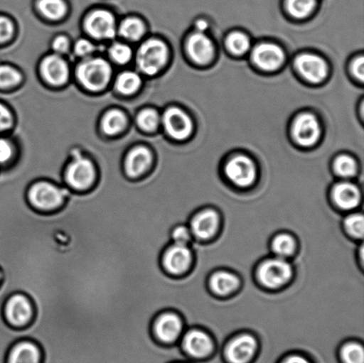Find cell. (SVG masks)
Here are the masks:
<instances>
[{"label": "cell", "instance_id": "28", "mask_svg": "<svg viewBox=\"0 0 364 363\" xmlns=\"http://www.w3.org/2000/svg\"><path fill=\"white\" fill-rule=\"evenodd\" d=\"M315 6L316 0H287V4L288 12L298 19L309 16Z\"/></svg>", "mask_w": 364, "mask_h": 363}, {"label": "cell", "instance_id": "11", "mask_svg": "<svg viewBox=\"0 0 364 363\" xmlns=\"http://www.w3.org/2000/svg\"><path fill=\"white\" fill-rule=\"evenodd\" d=\"M294 140L303 147H310L316 143L321 136V126L316 117L305 113L295 119L292 126Z\"/></svg>", "mask_w": 364, "mask_h": 363}, {"label": "cell", "instance_id": "9", "mask_svg": "<svg viewBox=\"0 0 364 363\" xmlns=\"http://www.w3.org/2000/svg\"><path fill=\"white\" fill-rule=\"evenodd\" d=\"M152 165V155L148 148L138 147L128 153L124 158L123 173L131 180H141L146 176Z\"/></svg>", "mask_w": 364, "mask_h": 363}, {"label": "cell", "instance_id": "32", "mask_svg": "<svg viewBox=\"0 0 364 363\" xmlns=\"http://www.w3.org/2000/svg\"><path fill=\"white\" fill-rule=\"evenodd\" d=\"M21 76L13 67L1 64L0 65V89L14 87L20 83Z\"/></svg>", "mask_w": 364, "mask_h": 363}, {"label": "cell", "instance_id": "21", "mask_svg": "<svg viewBox=\"0 0 364 363\" xmlns=\"http://www.w3.org/2000/svg\"><path fill=\"white\" fill-rule=\"evenodd\" d=\"M218 225L219 218L217 213L212 210H207L195 217L191 222V229L196 237L207 239L216 232Z\"/></svg>", "mask_w": 364, "mask_h": 363}, {"label": "cell", "instance_id": "16", "mask_svg": "<svg viewBox=\"0 0 364 363\" xmlns=\"http://www.w3.org/2000/svg\"><path fill=\"white\" fill-rule=\"evenodd\" d=\"M213 43L202 32H195L188 38L187 42V53L193 62L198 64H207L214 56Z\"/></svg>", "mask_w": 364, "mask_h": 363}, {"label": "cell", "instance_id": "30", "mask_svg": "<svg viewBox=\"0 0 364 363\" xmlns=\"http://www.w3.org/2000/svg\"><path fill=\"white\" fill-rule=\"evenodd\" d=\"M161 119L159 113L152 109L142 110L137 117L139 126L147 131H155L159 127Z\"/></svg>", "mask_w": 364, "mask_h": 363}, {"label": "cell", "instance_id": "18", "mask_svg": "<svg viewBox=\"0 0 364 363\" xmlns=\"http://www.w3.org/2000/svg\"><path fill=\"white\" fill-rule=\"evenodd\" d=\"M41 72L49 84L62 85L69 78L70 71L65 60L58 55H52L43 60Z\"/></svg>", "mask_w": 364, "mask_h": 363}, {"label": "cell", "instance_id": "2", "mask_svg": "<svg viewBox=\"0 0 364 363\" xmlns=\"http://www.w3.org/2000/svg\"><path fill=\"white\" fill-rule=\"evenodd\" d=\"M63 179L70 190L85 193L97 183L98 169L92 160L78 155L64 166Z\"/></svg>", "mask_w": 364, "mask_h": 363}, {"label": "cell", "instance_id": "8", "mask_svg": "<svg viewBox=\"0 0 364 363\" xmlns=\"http://www.w3.org/2000/svg\"><path fill=\"white\" fill-rule=\"evenodd\" d=\"M291 268L283 259H269L259 269V278L264 286L277 288L287 283L291 276Z\"/></svg>", "mask_w": 364, "mask_h": 363}, {"label": "cell", "instance_id": "14", "mask_svg": "<svg viewBox=\"0 0 364 363\" xmlns=\"http://www.w3.org/2000/svg\"><path fill=\"white\" fill-rule=\"evenodd\" d=\"M295 67L299 74L311 83H320L328 74L326 60L310 53L298 56L295 60Z\"/></svg>", "mask_w": 364, "mask_h": 363}, {"label": "cell", "instance_id": "40", "mask_svg": "<svg viewBox=\"0 0 364 363\" xmlns=\"http://www.w3.org/2000/svg\"><path fill=\"white\" fill-rule=\"evenodd\" d=\"M12 156L13 149L9 141L0 137V168L9 163Z\"/></svg>", "mask_w": 364, "mask_h": 363}, {"label": "cell", "instance_id": "33", "mask_svg": "<svg viewBox=\"0 0 364 363\" xmlns=\"http://www.w3.org/2000/svg\"><path fill=\"white\" fill-rule=\"evenodd\" d=\"M335 170L338 175L344 178L354 176L356 173V163L348 156H341L335 160Z\"/></svg>", "mask_w": 364, "mask_h": 363}, {"label": "cell", "instance_id": "4", "mask_svg": "<svg viewBox=\"0 0 364 363\" xmlns=\"http://www.w3.org/2000/svg\"><path fill=\"white\" fill-rule=\"evenodd\" d=\"M77 76L87 90L100 91L109 83L112 67L102 58L89 59L78 65Z\"/></svg>", "mask_w": 364, "mask_h": 363}, {"label": "cell", "instance_id": "26", "mask_svg": "<svg viewBox=\"0 0 364 363\" xmlns=\"http://www.w3.org/2000/svg\"><path fill=\"white\" fill-rule=\"evenodd\" d=\"M119 31L123 38L136 41L144 34L145 28L141 21L136 18H127L121 23Z\"/></svg>", "mask_w": 364, "mask_h": 363}, {"label": "cell", "instance_id": "38", "mask_svg": "<svg viewBox=\"0 0 364 363\" xmlns=\"http://www.w3.org/2000/svg\"><path fill=\"white\" fill-rule=\"evenodd\" d=\"M14 34L12 21L6 17L0 16V45L9 40Z\"/></svg>", "mask_w": 364, "mask_h": 363}, {"label": "cell", "instance_id": "45", "mask_svg": "<svg viewBox=\"0 0 364 363\" xmlns=\"http://www.w3.org/2000/svg\"><path fill=\"white\" fill-rule=\"evenodd\" d=\"M284 363H309L308 361L305 360L304 358L294 357L289 358L287 362Z\"/></svg>", "mask_w": 364, "mask_h": 363}, {"label": "cell", "instance_id": "36", "mask_svg": "<svg viewBox=\"0 0 364 363\" xmlns=\"http://www.w3.org/2000/svg\"><path fill=\"white\" fill-rule=\"evenodd\" d=\"M349 234L355 237H362L364 233V219L362 215L348 216L345 222Z\"/></svg>", "mask_w": 364, "mask_h": 363}, {"label": "cell", "instance_id": "44", "mask_svg": "<svg viewBox=\"0 0 364 363\" xmlns=\"http://www.w3.org/2000/svg\"><path fill=\"white\" fill-rule=\"evenodd\" d=\"M209 24L205 20H198L196 23V28L198 32H202L205 33V31L208 28Z\"/></svg>", "mask_w": 364, "mask_h": 363}, {"label": "cell", "instance_id": "22", "mask_svg": "<svg viewBox=\"0 0 364 363\" xmlns=\"http://www.w3.org/2000/svg\"><path fill=\"white\" fill-rule=\"evenodd\" d=\"M333 197L341 208L349 210L358 205L361 195L354 184L341 183L334 188Z\"/></svg>", "mask_w": 364, "mask_h": 363}, {"label": "cell", "instance_id": "41", "mask_svg": "<svg viewBox=\"0 0 364 363\" xmlns=\"http://www.w3.org/2000/svg\"><path fill=\"white\" fill-rule=\"evenodd\" d=\"M13 117L9 109L0 103V133L6 131L12 126Z\"/></svg>", "mask_w": 364, "mask_h": 363}, {"label": "cell", "instance_id": "12", "mask_svg": "<svg viewBox=\"0 0 364 363\" xmlns=\"http://www.w3.org/2000/svg\"><path fill=\"white\" fill-rule=\"evenodd\" d=\"M228 179L239 187H247L256 178V167L251 159L245 156L232 158L225 167Z\"/></svg>", "mask_w": 364, "mask_h": 363}, {"label": "cell", "instance_id": "43", "mask_svg": "<svg viewBox=\"0 0 364 363\" xmlns=\"http://www.w3.org/2000/svg\"><path fill=\"white\" fill-rule=\"evenodd\" d=\"M353 74L355 75V77H358L359 80L363 81L364 77V60L363 57H359L358 59L354 60L352 65Z\"/></svg>", "mask_w": 364, "mask_h": 363}, {"label": "cell", "instance_id": "20", "mask_svg": "<svg viewBox=\"0 0 364 363\" xmlns=\"http://www.w3.org/2000/svg\"><path fill=\"white\" fill-rule=\"evenodd\" d=\"M183 347L192 357H203L213 350L212 340L200 330H191L183 339Z\"/></svg>", "mask_w": 364, "mask_h": 363}, {"label": "cell", "instance_id": "3", "mask_svg": "<svg viewBox=\"0 0 364 363\" xmlns=\"http://www.w3.org/2000/svg\"><path fill=\"white\" fill-rule=\"evenodd\" d=\"M5 322L14 329H23L31 325L34 318L35 309L31 298L21 293L10 295L2 308Z\"/></svg>", "mask_w": 364, "mask_h": 363}, {"label": "cell", "instance_id": "23", "mask_svg": "<svg viewBox=\"0 0 364 363\" xmlns=\"http://www.w3.org/2000/svg\"><path fill=\"white\" fill-rule=\"evenodd\" d=\"M210 286L218 294L226 295L237 289V277L228 272H218L212 277Z\"/></svg>", "mask_w": 364, "mask_h": 363}, {"label": "cell", "instance_id": "1", "mask_svg": "<svg viewBox=\"0 0 364 363\" xmlns=\"http://www.w3.org/2000/svg\"><path fill=\"white\" fill-rule=\"evenodd\" d=\"M71 190L65 185H58L48 180H38L28 186L27 201L39 212L51 213L63 207Z\"/></svg>", "mask_w": 364, "mask_h": 363}, {"label": "cell", "instance_id": "35", "mask_svg": "<svg viewBox=\"0 0 364 363\" xmlns=\"http://www.w3.org/2000/svg\"><path fill=\"white\" fill-rule=\"evenodd\" d=\"M109 55L114 62L124 64L129 62L132 57V50L129 46L117 43L109 48Z\"/></svg>", "mask_w": 364, "mask_h": 363}, {"label": "cell", "instance_id": "29", "mask_svg": "<svg viewBox=\"0 0 364 363\" xmlns=\"http://www.w3.org/2000/svg\"><path fill=\"white\" fill-rule=\"evenodd\" d=\"M227 45L232 53L242 55L248 51L251 43L245 34L242 32H233L227 38Z\"/></svg>", "mask_w": 364, "mask_h": 363}, {"label": "cell", "instance_id": "13", "mask_svg": "<svg viewBox=\"0 0 364 363\" xmlns=\"http://www.w3.org/2000/svg\"><path fill=\"white\" fill-rule=\"evenodd\" d=\"M252 62L260 70H277L284 60V53L279 46L271 43L257 45L252 53Z\"/></svg>", "mask_w": 364, "mask_h": 363}, {"label": "cell", "instance_id": "24", "mask_svg": "<svg viewBox=\"0 0 364 363\" xmlns=\"http://www.w3.org/2000/svg\"><path fill=\"white\" fill-rule=\"evenodd\" d=\"M127 119L119 110H110L105 114L102 121V128L106 134H119L126 126Z\"/></svg>", "mask_w": 364, "mask_h": 363}, {"label": "cell", "instance_id": "31", "mask_svg": "<svg viewBox=\"0 0 364 363\" xmlns=\"http://www.w3.org/2000/svg\"><path fill=\"white\" fill-rule=\"evenodd\" d=\"M274 254L279 258L287 257L294 251L295 243L292 237L288 234H280L274 238L272 243Z\"/></svg>", "mask_w": 364, "mask_h": 363}, {"label": "cell", "instance_id": "17", "mask_svg": "<svg viewBox=\"0 0 364 363\" xmlns=\"http://www.w3.org/2000/svg\"><path fill=\"white\" fill-rule=\"evenodd\" d=\"M42 351L37 343L30 340L17 341L11 347L6 363H41Z\"/></svg>", "mask_w": 364, "mask_h": 363}, {"label": "cell", "instance_id": "39", "mask_svg": "<svg viewBox=\"0 0 364 363\" xmlns=\"http://www.w3.org/2000/svg\"><path fill=\"white\" fill-rule=\"evenodd\" d=\"M96 50L95 45H92L90 41L87 39H80L76 42L74 46L75 53L77 56L87 57L95 53Z\"/></svg>", "mask_w": 364, "mask_h": 363}, {"label": "cell", "instance_id": "6", "mask_svg": "<svg viewBox=\"0 0 364 363\" xmlns=\"http://www.w3.org/2000/svg\"><path fill=\"white\" fill-rule=\"evenodd\" d=\"M182 328L180 316L176 313L166 310L159 313L153 320L151 332L156 342L170 345L179 339Z\"/></svg>", "mask_w": 364, "mask_h": 363}, {"label": "cell", "instance_id": "42", "mask_svg": "<svg viewBox=\"0 0 364 363\" xmlns=\"http://www.w3.org/2000/svg\"><path fill=\"white\" fill-rule=\"evenodd\" d=\"M53 48L57 53H65L69 51L70 41L64 36H59L53 41Z\"/></svg>", "mask_w": 364, "mask_h": 363}, {"label": "cell", "instance_id": "27", "mask_svg": "<svg viewBox=\"0 0 364 363\" xmlns=\"http://www.w3.org/2000/svg\"><path fill=\"white\" fill-rule=\"evenodd\" d=\"M38 9L50 20H59L66 13V5L63 0H41Z\"/></svg>", "mask_w": 364, "mask_h": 363}, {"label": "cell", "instance_id": "34", "mask_svg": "<svg viewBox=\"0 0 364 363\" xmlns=\"http://www.w3.org/2000/svg\"><path fill=\"white\" fill-rule=\"evenodd\" d=\"M342 357L347 363H363V348L358 344H348L342 350Z\"/></svg>", "mask_w": 364, "mask_h": 363}, {"label": "cell", "instance_id": "25", "mask_svg": "<svg viewBox=\"0 0 364 363\" xmlns=\"http://www.w3.org/2000/svg\"><path fill=\"white\" fill-rule=\"evenodd\" d=\"M141 77L133 71H124L117 78L116 88L121 94H130L141 87Z\"/></svg>", "mask_w": 364, "mask_h": 363}, {"label": "cell", "instance_id": "15", "mask_svg": "<svg viewBox=\"0 0 364 363\" xmlns=\"http://www.w3.org/2000/svg\"><path fill=\"white\" fill-rule=\"evenodd\" d=\"M85 30L96 38H112L116 33L115 18L108 11H95L85 20Z\"/></svg>", "mask_w": 364, "mask_h": 363}, {"label": "cell", "instance_id": "7", "mask_svg": "<svg viewBox=\"0 0 364 363\" xmlns=\"http://www.w3.org/2000/svg\"><path fill=\"white\" fill-rule=\"evenodd\" d=\"M191 262V252L187 245L169 244L161 256L164 271L169 276H180L187 271Z\"/></svg>", "mask_w": 364, "mask_h": 363}, {"label": "cell", "instance_id": "19", "mask_svg": "<svg viewBox=\"0 0 364 363\" xmlns=\"http://www.w3.org/2000/svg\"><path fill=\"white\" fill-rule=\"evenodd\" d=\"M256 341L249 335H242L232 341L227 354L232 363H245L252 357L256 350Z\"/></svg>", "mask_w": 364, "mask_h": 363}, {"label": "cell", "instance_id": "46", "mask_svg": "<svg viewBox=\"0 0 364 363\" xmlns=\"http://www.w3.org/2000/svg\"><path fill=\"white\" fill-rule=\"evenodd\" d=\"M2 282H3V273H2L1 269H0V286H1Z\"/></svg>", "mask_w": 364, "mask_h": 363}, {"label": "cell", "instance_id": "5", "mask_svg": "<svg viewBox=\"0 0 364 363\" xmlns=\"http://www.w3.org/2000/svg\"><path fill=\"white\" fill-rule=\"evenodd\" d=\"M168 50L165 43L158 39H149L138 50L136 62L142 72L155 75L162 69L166 63Z\"/></svg>", "mask_w": 364, "mask_h": 363}, {"label": "cell", "instance_id": "37", "mask_svg": "<svg viewBox=\"0 0 364 363\" xmlns=\"http://www.w3.org/2000/svg\"><path fill=\"white\" fill-rule=\"evenodd\" d=\"M170 238L173 244L187 245L191 240V232L184 226H177L171 230Z\"/></svg>", "mask_w": 364, "mask_h": 363}, {"label": "cell", "instance_id": "10", "mask_svg": "<svg viewBox=\"0 0 364 363\" xmlns=\"http://www.w3.org/2000/svg\"><path fill=\"white\" fill-rule=\"evenodd\" d=\"M161 121L166 133L174 140H186L192 134V120L183 110L179 108L173 107L166 109Z\"/></svg>", "mask_w": 364, "mask_h": 363}]
</instances>
